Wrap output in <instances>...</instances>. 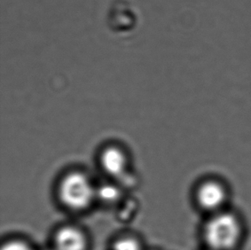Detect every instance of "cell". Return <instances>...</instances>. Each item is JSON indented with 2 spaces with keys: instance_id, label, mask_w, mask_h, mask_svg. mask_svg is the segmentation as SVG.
<instances>
[{
  "instance_id": "obj_1",
  "label": "cell",
  "mask_w": 251,
  "mask_h": 250,
  "mask_svg": "<svg viewBox=\"0 0 251 250\" xmlns=\"http://www.w3.org/2000/svg\"><path fill=\"white\" fill-rule=\"evenodd\" d=\"M202 234L208 250H235L244 237V226L237 214L223 210L211 214Z\"/></svg>"
},
{
  "instance_id": "obj_2",
  "label": "cell",
  "mask_w": 251,
  "mask_h": 250,
  "mask_svg": "<svg viewBox=\"0 0 251 250\" xmlns=\"http://www.w3.org/2000/svg\"><path fill=\"white\" fill-rule=\"evenodd\" d=\"M58 196L61 202L72 210H83L91 204L96 191L91 181L79 172L68 173L58 186Z\"/></svg>"
},
{
  "instance_id": "obj_3",
  "label": "cell",
  "mask_w": 251,
  "mask_h": 250,
  "mask_svg": "<svg viewBox=\"0 0 251 250\" xmlns=\"http://www.w3.org/2000/svg\"><path fill=\"white\" fill-rule=\"evenodd\" d=\"M228 197L226 187L216 179L205 180L199 184L196 191V200L198 206L210 214L225 210Z\"/></svg>"
},
{
  "instance_id": "obj_4",
  "label": "cell",
  "mask_w": 251,
  "mask_h": 250,
  "mask_svg": "<svg viewBox=\"0 0 251 250\" xmlns=\"http://www.w3.org/2000/svg\"><path fill=\"white\" fill-rule=\"evenodd\" d=\"M102 169L108 176L122 179L126 175L128 159L122 149L117 147H108L103 150L100 155Z\"/></svg>"
},
{
  "instance_id": "obj_5",
  "label": "cell",
  "mask_w": 251,
  "mask_h": 250,
  "mask_svg": "<svg viewBox=\"0 0 251 250\" xmlns=\"http://www.w3.org/2000/svg\"><path fill=\"white\" fill-rule=\"evenodd\" d=\"M87 244L84 233L75 227H63L55 235L54 250H86Z\"/></svg>"
},
{
  "instance_id": "obj_6",
  "label": "cell",
  "mask_w": 251,
  "mask_h": 250,
  "mask_svg": "<svg viewBox=\"0 0 251 250\" xmlns=\"http://www.w3.org/2000/svg\"><path fill=\"white\" fill-rule=\"evenodd\" d=\"M120 189L112 184L102 185L96 190V196L105 204L116 202L120 197Z\"/></svg>"
},
{
  "instance_id": "obj_7",
  "label": "cell",
  "mask_w": 251,
  "mask_h": 250,
  "mask_svg": "<svg viewBox=\"0 0 251 250\" xmlns=\"http://www.w3.org/2000/svg\"><path fill=\"white\" fill-rule=\"evenodd\" d=\"M112 250H142L139 241L131 237H125L115 241Z\"/></svg>"
},
{
  "instance_id": "obj_8",
  "label": "cell",
  "mask_w": 251,
  "mask_h": 250,
  "mask_svg": "<svg viewBox=\"0 0 251 250\" xmlns=\"http://www.w3.org/2000/svg\"><path fill=\"white\" fill-rule=\"evenodd\" d=\"M1 250H33L28 244L25 242L13 240L8 242L2 246Z\"/></svg>"
},
{
  "instance_id": "obj_9",
  "label": "cell",
  "mask_w": 251,
  "mask_h": 250,
  "mask_svg": "<svg viewBox=\"0 0 251 250\" xmlns=\"http://www.w3.org/2000/svg\"></svg>"
}]
</instances>
